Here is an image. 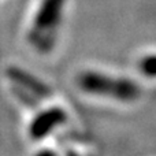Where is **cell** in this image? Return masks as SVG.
<instances>
[{
    "label": "cell",
    "mask_w": 156,
    "mask_h": 156,
    "mask_svg": "<svg viewBox=\"0 0 156 156\" xmlns=\"http://www.w3.org/2000/svg\"><path fill=\"white\" fill-rule=\"evenodd\" d=\"M78 85L83 92L119 101H134L141 94L138 85L127 78H118L97 71H85L78 77Z\"/></svg>",
    "instance_id": "cell-2"
},
{
    "label": "cell",
    "mask_w": 156,
    "mask_h": 156,
    "mask_svg": "<svg viewBox=\"0 0 156 156\" xmlns=\"http://www.w3.org/2000/svg\"><path fill=\"white\" fill-rule=\"evenodd\" d=\"M138 70L145 77H156V55H147L138 63Z\"/></svg>",
    "instance_id": "cell-4"
},
{
    "label": "cell",
    "mask_w": 156,
    "mask_h": 156,
    "mask_svg": "<svg viewBox=\"0 0 156 156\" xmlns=\"http://www.w3.org/2000/svg\"><path fill=\"white\" fill-rule=\"evenodd\" d=\"M66 0H43L36 12L29 41L37 51L49 52L55 44V36L62 21Z\"/></svg>",
    "instance_id": "cell-1"
},
{
    "label": "cell",
    "mask_w": 156,
    "mask_h": 156,
    "mask_svg": "<svg viewBox=\"0 0 156 156\" xmlns=\"http://www.w3.org/2000/svg\"><path fill=\"white\" fill-rule=\"evenodd\" d=\"M67 115L62 108H49L43 111L40 115L36 116V119L30 125V137L34 140H40L44 136H47L52 129L66 122Z\"/></svg>",
    "instance_id": "cell-3"
}]
</instances>
